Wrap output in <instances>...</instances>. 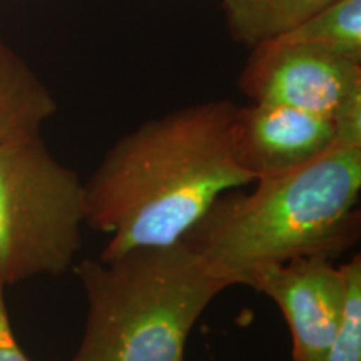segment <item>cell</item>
Wrapping results in <instances>:
<instances>
[{"label":"cell","mask_w":361,"mask_h":361,"mask_svg":"<svg viewBox=\"0 0 361 361\" xmlns=\"http://www.w3.org/2000/svg\"><path fill=\"white\" fill-rule=\"evenodd\" d=\"M231 101L149 119L117 141L84 183L85 224L109 236L99 256L184 241L224 192L255 178L234 151Z\"/></svg>","instance_id":"1"},{"label":"cell","mask_w":361,"mask_h":361,"mask_svg":"<svg viewBox=\"0 0 361 361\" xmlns=\"http://www.w3.org/2000/svg\"><path fill=\"white\" fill-rule=\"evenodd\" d=\"M252 186L219 196L184 238L234 286L269 264L335 259L358 241L361 147L335 142L316 159Z\"/></svg>","instance_id":"2"},{"label":"cell","mask_w":361,"mask_h":361,"mask_svg":"<svg viewBox=\"0 0 361 361\" xmlns=\"http://www.w3.org/2000/svg\"><path fill=\"white\" fill-rule=\"evenodd\" d=\"M87 314L72 361H184L192 328L234 286L186 241L75 266Z\"/></svg>","instance_id":"3"},{"label":"cell","mask_w":361,"mask_h":361,"mask_svg":"<svg viewBox=\"0 0 361 361\" xmlns=\"http://www.w3.org/2000/svg\"><path fill=\"white\" fill-rule=\"evenodd\" d=\"M85 224L84 183L40 135L0 144V279L17 284L74 264Z\"/></svg>","instance_id":"4"},{"label":"cell","mask_w":361,"mask_h":361,"mask_svg":"<svg viewBox=\"0 0 361 361\" xmlns=\"http://www.w3.org/2000/svg\"><path fill=\"white\" fill-rule=\"evenodd\" d=\"M239 89L252 102L295 107L333 121L338 107L361 90V62L311 45L269 40L252 47Z\"/></svg>","instance_id":"5"},{"label":"cell","mask_w":361,"mask_h":361,"mask_svg":"<svg viewBox=\"0 0 361 361\" xmlns=\"http://www.w3.org/2000/svg\"><path fill=\"white\" fill-rule=\"evenodd\" d=\"M247 286L274 301L293 338V361H324L340 324L345 274L326 256H303L264 266Z\"/></svg>","instance_id":"6"},{"label":"cell","mask_w":361,"mask_h":361,"mask_svg":"<svg viewBox=\"0 0 361 361\" xmlns=\"http://www.w3.org/2000/svg\"><path fill=\"white\" fill-rule=\"evenodd\" d=\"M333 144V121L313 112L252 102L238 106L234 116V151L255 183L300 168Z\"/></svg>","instance_id":"7"},{"label":"cell","mask_w":361,"mask_h":361,"mask_svg":"<svg viewBox=\"0 0 361 361\" xmlns=\"http://www.w3.org/2000/svg\"><path fill=\"white\" fill-rule=\"evenodd\" d=\"M56 112L47 85L0 39V144L40 135Z\"/></svg>","instance_id":"8"},{"label":"cell","mask_w":361,"mask_h":361,"mask_svg":"<svg viewBox=\"0 0 361 361\" xmlns=\"http://www.w3.org/2000/svg\"><path fill=\"white\" fill-rule=\"evenodd\" d=\"M335 0H221L234 42L256 47L290 32Z\"/></svg>","instance_id":"9"},{"label":"cell","mask_w":361,"mask_h":361,"mask_svg":"<svg viewBox=\"0 0 361 361\" xmlns=\"http://www.w3.org/2000/svg\"><path fill=\"white\" fill-rule=\"evenodd\" d=\"M273 40L311 45L361 62V0H335Z\"/></svg>","instance_id":"10"},{"label":"cell","mask_w":361,"mask_h":361,"mask_svg":"<svg viewBox=\"0 0 361 361\" xmlns=\"http://www.w3.org/2000/svg\"><path fill=\"white\" fill-rule=\"evenodd\" d=\"M345 303L340 324L324 361H361V256L341 264Z\"/></svg>","instance_id":"11"},{"label":"cell","mask_w":361,"mask_h":361,"mask_svg":"<svg viewBox=\"0 0 361 361\" xmlns=\"http://www.w3.org/2000/svg\"><path fill=\"white\" fill-rule=\"evenodd\" d=\"M335 142L341 146L361 147V90L351 94L333 116Z\"/></svg>","instance_id":"12"},{"label":"cell","mask_w":361,"mask_h":361,"mask_svg":"<svg viewBox=\"0 0 361 361\" xmlns=\"http://www.w3.org/2000/svg\"><path fill=\"white\" fill-rule=\"evenodd\" d=\"M4 290H6V283L0 279V361H30L13 336Z\"/></svg>","instance_id":"13"}]
</instances>
